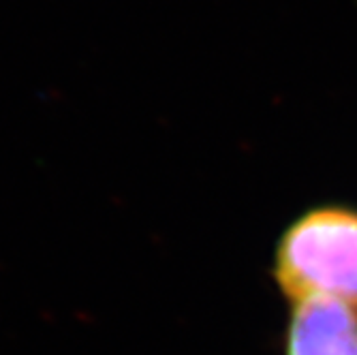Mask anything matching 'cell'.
Listing matches in <instances>:
<instances>
[{"instance_id": "1", "label": "cell", "mask_w": 357, "mask_h": 355, "mask_svg": "<svg viewBox=\"0 0 357 355\" xmlns=\"http://www.w3.org/2000/svg\"><path fill=\"white\" fill-rule=\"evenodd\" d=\"M272 278L291 302L328 300L357 310V208L319 206L282 232Z\"/></svg>"}, {"instance_id": "2", "label": "cell", "mask_w": 357, "mask_h": 355, "mask_svg": "<svg viewBox=\"0 0 357 355\" xmlns=\"http://www.w3.org/2000/svg\"><path fill=\"white\" fill-rule=\"evenodd\" d=\"M284 355H357V310L338 302L291 304Z\"/></svg>"}]
</instances>
